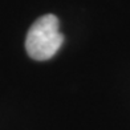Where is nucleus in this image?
Wrapping results in <instances>:
<instances>
[{
	"instance_id": "nucleus-1",
	"label": "nucleus",
	"mask_w": 130,
	"mask_h": 130,
	"mask_svg": "<svg viewBox=\"0 0 130 130\" xmlns=\"http://www.w3.org/2000/svg\"><path fill=\"white\" fill-rule=\"evenodd\" d=\"M64 36L55 15H44L33 23L25 37V49L29 57L37 61L49 60L62 45Z\"/></svg>"
}]
</instances>
